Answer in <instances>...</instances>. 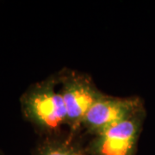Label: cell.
Wrapping results in <instances>:
<instances>
[{"label": "cell", "instance_id": "2", "mask_svg": "<svg viewBox=\"0 0 155 155\" xmlns=\"http://www.w3.org/2000/svg\"><path fill=\"white\" fill-rule=\"evenodd\" d=\"M56 75L67 110L69 134L77 136L89 110L104 93L86 73L66 69Z\"/></svg>", "mask_w": 155, "mask_h": 155}, {"label": "cell", "instance_id": "6", "mask_svg": "<svg viewBox=\"0 0 155 155\" xmlns=\"http://www.w3.org/2000/svg\"><path fill=\"white\" fill-rule=\"evenodd\" d=\"M0 155H7V154H5V153L4 152H2V151H0Z\"/></svg>", "mask_w": 155, "mask_h": 155}, {"label": "cell", "instance_id": "1", "mask_svg": "<svg viewBox=\"0 0 155 155\" xmlns=\"http://www.w3.org/2000/svg\"><path fill=\"white\" fill-rule=\"evenodd\" d=\"M23 119L28 122L40 138L56 136L67 127L66 107L57 75L32 84L20 97Z\"/></svg>", "mask_w": 155, "mask_h": 155}, {"label": "cell", "instance_id": "3", "mask_svg": "<svg viewBox=\"0 0 155 155\" xmlns=\"http://www.w3.org/2000/svg\"><path fill=\"white\" fill-rule=\"evenodd\" d=\"M146 117L145 108L126 120L91 136L85 145L89 155H136Z\"/></svg>", "mask_w": 155, "mask_h": 155}, {"label": "cell", "instance_id": "5", "mask_svg": "<svg viewBox=\"0 0 155 155\" xmlns=\"http://www.w3.org/2000/svg\"><path fill=\"white\" fill-rule=\"evenodd\" d=\"M32 155H89L85 146L77 136L62 134L56 136L40 138L32 151Z\"/></svg>", "mask_w": 155, "mask_h": 155}, {"label": "cell", "instance_id": "4", "mask_svg": "<svg viewBox=\"0 0 155 155\" xmlns=\"http://www.w3.org/2000/svg\"><path fill=\"white\" fill-rule=\"evenodd\" d=\"M143 109L144 101L138 96L120 97L104 94L89 110L81 129L92 136Z\"/></svg>", "mask_w": 155, "mask_h": 155}]
</instances>
